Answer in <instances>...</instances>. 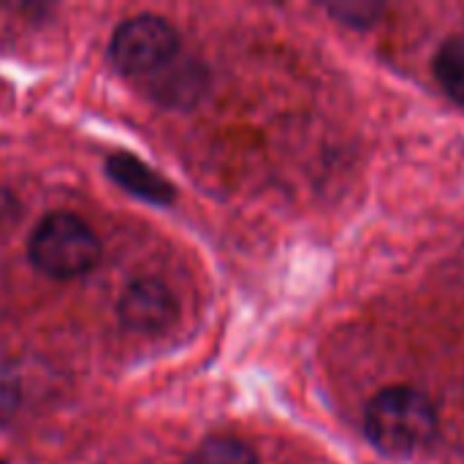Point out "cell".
I'll list each match as a JSON object with an SVG mask.
<instances>
[{
	"mask_svg": "<svg viewBox=\"0 0 464 464\" xmlns=\"http://www.w3.org/2000/svg\"><path fill=\"white\" fill-rule=\"evenodd\" d=\"M440 432L435 402L411 386H392L372 397L364 411L367 440L389 457H411L432 446Z\"/></svg>",
	"mask_w": 464,
	"mask_h": 464,
	"instance_id": "6da1fadb",
	"label": "cell"
},
{
	"mask_svg": "<svg viewBox=\"0 0 464 464\" xmlns=\"http://www.w3.org/2000/svg\"><path fill=\"white\" fill-rule=\"evenodd\" d=\"M98 234L73 212H49L30 234L27 258L52 280L84 277L101 264Z\"/></svg>",
	"mask_w": 464,
	"mask_h": 464,
	"instance_id": "7a4b0ae2",
	"label": "cell"
},
{
	"mask_svg": "<svg viewBox=\"0 0 464 464\" xmlns=\"http://www.w3.org/2000/svg\"><path fill=\"white\" fill-rule=\"evenodd\" d=\"M179 54V35L158 14H136L120 22L109 41V60L125 76L147 79Z\"/></svg>",
	"mask_w": 464,
	"mask_h": 464,
	"instance_id": "3957f363",
	"label": "cell"
},
{
	"mask_svg": "<svg viewBox=\"0 0 464 464\" xmlns=\"http://www.w3.org/2000/svg\"><path fill=\"white\" fill-rule=\"evenodd\" d=\"M117 315L128 332L155 337V334H163L174 326L179 307H177V299L166 283L152 280V277H141V280H133L122 291V296L117 302Z\"/></svg>",
	"mask_w": 464,
	"mask_h": 464,
	"instance_id": "277c9868",
	"label": "cell"
},
{
	"mask_svg": "<svg viewBox=\"0 0 464 464\" xmlns=\"http://www.w3.org/2000/svg\"><path fill=\"white\" fill-rule=\"evenodd\" d=\"M144 84L150 87V95L158 103L171 106V109H188L201 101V95L207 92L209 76L201 63H196L193 57L177 54L163 68L150 73Z\"/></svg>",
	"mask_w": 464,
	"mask_h": 464,
	"instance_id": "5b68a950",
	"label": "cell"
},
{
	"mask_svg": "<svg viewBox=\"0 0 464 464\" xmlns=\"http://www.w3.org/2000/svg\"><path fill=\"white\" fill-rule=\"evenodd\" d=\"M106 177L133 198H141L155 207H169L177 198L174 185L160 171L150 169L144 160L128 152H114L106 158Z\"/></svg>",
	"mask_w": 464,
	"mask_h": 464,
	"instance_id": "8992f818",
	"label": "cell"
},
{
	"mask_svg": "<svg viewBox=\"0 0 464 464\" xmlns=\"http://www.w3.org/2000/svg\"><path fill=\"white\" fill-rule=\"evenodd\" d=\"M432 68H435V79L440 90L454 103L464 106V35H454L440 44Z\"/></svg>",
	"mask_w": 464,
	"mask_h": 464,
	"instance_id": "52a82bcc",
	"label": "cell"
},
{
	"mask_svg": "<svg viewBox=\"0 0 464 464\" xmlns=\"http://www.w3.org/2000/svg\"><path fill=\"white\" fill-rule=\"evenodd\" d=\"M185 464H258V457L245 440L215 435L198 443V449L188 457Z\"/></svg>",
	"mask_w": 464,
	"mask_h": 464,
	"instance_id": "ba28073f",
	"label": "cell"
},
{
	"mask_svg": "<svg viewBox=\"0 0 464 464\" xmlns=\"http://www.w3.org/2000/svg\"><path fill=\"white\" fill-rule=\"evenodd\" d=\"M22 402V386L16 378V370L0 356V424H5Z\"/></svg>",
	"mask_w": 464,
	"mask_h": 464,
	"instance_id": "9c48e42d",
	"label": "cell"
},
{
	"mask_svg": "<svg viewBox=\"0 0 464 464\" xmlns=\"http://www.w3.org/2000/svg\"><path fill=\"white\" fill-rule=\"evenodd\" d=\"M16 215H19V201H16V196H14L8 188L0 185V228L11 226V223L16 220Z\"/></svg>",
	"mask_w": 464,
	"mask_h": 464,
	"instance_id": "30bf717a",
	"label": "cell"
},
{
	"mask_svg": "<svg viewBox=\"0 0 464 464\" xmlns=\"http://www.w3.org/2000/svg\"><path fill=\"white\" fill-rule=\"evenodd\" d=\"M0 464H5V462H3V459H0Z\"/></svg>",
	"mask_w": 464,
	"mask_h": 464,
	"instance_id": "8fae6325",
	"label": "cell"
}]
</instances>
